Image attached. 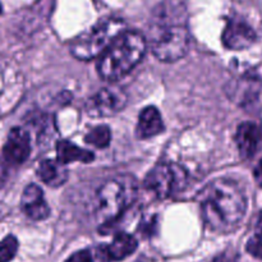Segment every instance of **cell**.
I'll use <instances>...</instances> for the list:
<instances>
[{
    "label": "cell",
    "mask_w": 262,
    "mask_h": 262,
    "mask_svg": "<svg viewBox=\"0 0 262 262\" xmlns=\"http://www.w3.org/2000/svg\"><path fill=\"white\" fill-rule=\"evenodd\" d=\"M256 41V33L250 25L241 19H230L223 33V43L230 50L248 49Z\"/></svg>",
    "instance_id": "9"
},
{
    "label": "cell",
    "mask_w": 262,
    "mask_h": 262,
    "mask_svg": "<svg viewBox=\"0 0 262 262\" xmlns=\"http://www.w3.org/2000/svg\"><path fill=\"white\" fill-rule=\"evenodd\" d=\"M146 48L147 42L141 33L125 30L100 56L97 72L106 81H117L142 60Z\"/></svg>",
    "instance_id": "3"
},
{
    "label": "cell",
    "mask_w": 262,
    "mask_h": 262,
    "mask_svg": "<svg viewBox=\"0 0 262 262\" xmlns=\"http://www.w3.org/2000/svg\"><path fill=\"white\" fill-rule=\"evenodd\" d=\"M204 222L212 232L228 234L239 227L247 211V197L242 187L227 178L207 183L197 197Z\"/></svg>",
    "instance_id": "2"
},
{
    "label": "cell",
    "mask_w": 262,
    "mask_h": 262,
    "mask_svg": "<svg viewBox=\"0 0 262 262\" xmlns=\"http://www.w3.org/2000/svg\"><path fill=\"white\" fill-rule=\"evenodd\" d=\"M0 13H2V4H0Z\"/></svg>",
    "instance_id": "23"
},
{
    "label": "cell",
    "mask_w": 262,
    "mask_h": 262,
    "mask_svg": "<svg viewBox=\"0 0 262 262\" xmlns=\"http://www.w3.org/2000/svg\"><path fill=\"white\" fill-rule=\"evenodd\" d=\"M2 181H3V169L2 166H0V183H2Z\"/></svg>",
    "instance_id": "22"
},
{
    "label": "cell",
    "mask_w": 262,
    "mask_h": 262,
    "mask_svg": "<svg viewBox=\"0 0 262 262\" xmlns=\"http://www.w3.org/2000/svg\"><path fill=\"white\" fill-rule=\"evenodd\" d=\"M164 130L161 114L155 106H147L140 113L136 135L141 140L155 137Z\"/></svg>",
    "instance_id": "12"
},
{
    "label": "cell",
    "mask_w": 262,
    "mask_h": 262,
    "mask_svg": "<svg viewBox=\"0 0 262 262\" xmlns=\"http://www.w3.org/2000/svg\"><path fill=\"white\" fill-rule=\"evenodd\" d=\"M66 262H94V260H92L91 252L89 250H82L73 253L71 257L67 258Z\"/></svg>",
    "instance_id": "19"
},
{
    "label": "cell",
    "mask_w": 262,
    "mask_h": 262,
    "mask_svg": "<svg viewBox=\"0 0 262 262\" xmlns=\"http://www.w3.org/2000/svg\"><path fill=\"white\" fill-rule=\"evenodd\" d=\"M20 207L32 220H43L50 215V207L46 204L41 188L36 184L26 187L20 197Z\"/></svg>",
    "instance_id": "10"
},
{
    "label": "cell",
    "mask_w": 262,
    "mask_h": 262,
    "mask_svg": "<svg viewBox=\"0 0 262 262\" xmlns=\"http://www.w3.org/2000/svg\"><path fill=\"white\" fill-rule=\"evenodd\" d=\"M37 176L48 186L59 187L66 183L67 178H68V170L60 161L43 160L38 165Z\"/></svg>",
    "instance_id": "13"
},
{
    "label": "cell",
    "mask_w": 262,
    "mask_h": 262,
    "mask_svg": "<svg viewBox=\"0 0 262 262\" xmlns=\"http://www.w3.org/2000/svg\"><path fill=\"white\" fill-rule=\"evenodd\" d=\"M94 159L95 155L91 151L83 150V148L72 143L71 141L63 140L56 143V160L60 161L64 165L69 163H76V161L91 163Z\"/></svg>",
    "instance_id": "15"
},
{
    "label": "cell",
    "mask_w": 262,
    "mask_h": 262,
    "mask_svg": "<svg viewBox=\"0 0 262 262\" xmlns=\"http://www.w3.org/2000/svg\"><path fill=\"white\" fill-rule=\"evenodd\" d=\"M18 251V241L13 235H8L0 242V262H9L14 258Z\"/></svg>",
    "instance_id": "17"
},
{
    "label": "cell",
    "mask_w": 262,
    "mask_h": 262,
    "mask_svg": "<svg viewBox=\"0 0 262 262\" xmlns=\"http://www.w3.org/2000/svg\"><path fill=\"white\" fill-rule=\"evenodd\" d=\"M187 171L178 164H158L145 178V188L158 199H168L186 187Z\"/></svg>",
    "instance_id": "6"
},
{
    "label": "cell",
    "mask_w": 262,
    "mask_h": 262,
    "mask_svg": "<svg viewBox=\"0 0 262 262\" xmlns=\"http://www.w3.org/2000/svg\"><path fill=\"white\" fill-rule=\"evenodd\" d=\"M147 45L161 61L171 63L183 58L191 48L187 10L181 0H163L154 9Z\"/></svg>",
    "instance_id": "1"
},
{
    "label": "cell",
    "mask_w": 262,
    "mask_h": 262,
    "mask_svg": "<svg viewBox=\"0 0 262 262\" xmlns=\"http://www.w3.org/2000/svg\"><path fill=\"white\" fill-rule=\"evenodd\" d=\"M31 154L30 135L22 128H13L3 148L5 161L13 165L23 164Z\"/></svg>",
    "instance_id": "8"
},
{
    "label": "cell",
    "mask_w": 262,
    "mask_h": 262,
    "mask_svg": "<svg viewBox=\"0 0 262 262\" xmlns=\"http://www.w3.org/2000/svg\"><path fill=\"white\" fill-rule=\"evenodd\" d=\"M127 104V95L119 87H106L87 102V113L92 117H112L122 112Z\"/></svg>",
    "instance_id": "7"
},
{
    "label": "cell",
    "mask_w": 262,
    "mask_h": 262,
    "mask_svg": "<svg viewBox=\"0 0 262 262\" xmlns=\"http://www.w3.org/2000/svg\"><path fill=\"white\" fill-rule=\"evenodd\" d=\"M138 262H143V261H138Z\"/></svg>",
    "instance_id": "24"
},
{
    "label": "cell",
    "mask_w": 262,
    "mask_h": 262,
    "mask_svg": "<svg viewBox=\"0 0 262 262\" xmlns=\"http://www.w3.org/2000/svg\"><path fill=\"white\" fill-rule=\"evenodd\" d=\"M253 237L257 238V239L262 243V212H261L260 217H258V220H257V224H256V233H255V235H253Z\"/></svg>",
    "instance_id": "21"
},
{
    "label": "cell",
    "mask_w": 262,
    "mask_h": 262,
    "mask_svg": "<svg viewBox=\"0 0 262 262\" xmlns=\"http://www.w3.org/2000/svg\"><path fill=\"white\" fill-rule=\"evenodd\" d=\"M238 150L243 159H251L256 155L262 143V130L256 123L245 122L239 124L235 135Z\"/></svg>",
    "instance_id": "11"
},
{
    "label": "cell",
    "mask_w": 262,
    "mask_h": 262,
    "mask_svg": "<svg viewBox=\"0 0 262 262\" xmlns=\"http://www.w3.org/2000/svg\"><path fill=\"white\" fill-rule=\"evenodd\" d=\"M124 31L125 23L119 18L101 19L71 43L72 55L79 60L100 58Z\"/></svg>",
    "instance_id": "5"
},
{
    "label": "cell",
    "mask_w": 262,
    "mask_h": 262,
    "mask_svg": "<svg viewBox=\"0 0 262 262\" xmlns=\"http://www.w3.org/2000/svg\"><path fill=\"white\" fill-rule=\"evenodd\" d=\"M137 181L130 176H119L102 184L95 199L96 217L107 229L137 197Z\"/></svg>",
    "instance_id": "4"
},
{
    "label": "cell",
    "mask_w": 262,
    "mask_h": 262,
    "mask_svg": "<svg viewBox=\"0 0 262 262\" xmlns=\"http://www.w3.org/2000/svg\"><path fill=\"white\" fill-rule=\"evenodd\" d=\"M253 177H255L256 182H257L258 186L262 188V159L258 161V164L256 165L255 171H253Z\"/></svg>",
    "instance_id": "20"
},
{
    "label": "cell",
    "mask_w": 262,
    "mask_h": 262,
    "mask_svg": "<svg viewBox=\"0 0 262 262\" xmlns=\"http://www.w3.org/2000/svg\"><path fill=\"white\" fill-rule=\"evenodd\" d=\"M247 251L256 258L262 260V243L256 237H252L247 243Z\"/></svg>",
    "instance_id": "18"
},
{
    "label": "cell",
    "mask_w": 262,
    "mask_h": 262,
    "mask_svg": "<svg viewBox=\"0 0 262 262\" xmlns=\"http://www.w3.org/2000/svg\"><path fill=\"white\" fill-rule=\"evenodd\" d=\"M137 246L138 242L133 235L128 234V233H118L113 239L112 245L105 247L107 260H124L125 257L130 256L137 250Z\"/></svg>",
    "instance_id": "14"
},
{
    "label": "cell",
    "mask_w": 262,
    "mask_h": 262,
    "mask_svg": "<svg viewBox=\"0 0 262 262\" xmlns=\"http://www.w3.org/2000/svg\"><path fill=\"white\" fill-rule=\"evenodd\" d=\"M110 140H112V132L106 125H97L92 128L84 137L87 143L97 148L107 147L110 145Z\"/></svg>",
    "instance_id": "16"
}]
</instances>
